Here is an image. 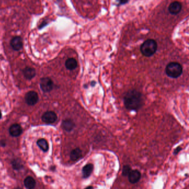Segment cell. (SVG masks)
I'll use <instances>...</instances> for the list:
<instances>
[{"mask_svg": "<svg viewBox=\"0 0 189 189\" xmlns=\"http://www.w3.org/2000/svg\"><path fill=\"white\" fill-rule=\"evenodd\" d=\"M39 98L37 93L34 91H29L25 96V101L27 104L29 106L36 104L38 101Z\"/></svg>", "mask_w": 189, "mask_h": 189, "instance_id": "cell-6", "label": "cell"}, {"mask_svg": "<svg viewBox=\"0 0 189 189\" xmlns=\"http://www.w3.org/2000/svg\"><path fill=\"white\" fill-rule=\"evenodd\" d=\"M24 184L27 189H33L36 186V181L32 177L28 176L24 180Z\"/></svg>", "mask_w": 189, "mask_h": 189, "instance_id": "cell-16", "label": "cell"}, {"mask_svg": "<svg viewBox=\"0 0 189 189\" xmlns=\"http://www.w3.org/2000/svg\"><path fill=\"white\" fill-rule=\"evenodd\" d=\"M94 166L92 164H88L84 166L82 169V175L84 179L89 178L92 173Z\"/></svg>", "mask_w": 189, "mask_h": 189, "instance_id": "cell-12", "label": "cell"}, {"mask_svg": "<svg viewBox=\"0 0 189 189\" xmlns=\"http://www.w3.org/2000/svg\"><path fill=\"white\" fill-rule=\"evenodd\" d=\"M42 120L47 124H52L57 120V115L53 111H48L43 114Z\"/></svg>", "mask_w": 189, "mask_h": 189, "instance_id": "cell-5", "label": "cell"}, {"mask_svg": "<svg viewBox=\"0 0 189 189\" xmlns=\"http://www.w3.org/2000/svg\"><path fill=\"white\" fill-rule=\"evenodd\" d=\"M1 118H2V113H1V111H0V119H1Z\"/></svg>", "mask_w": 189, "mask_h": 189, "instance_id": "cell-24", "label": "cell"}, {"mask_svg": "<svg viewBox=\"0 0 189 189\" xmlns=\"http://www.w3.org/2000/svg\"><path fill=\"white\" fill-rule=\"evenodd\" d=\"M182 8L181 4L179 2L175 1L171 4L169 6V11L171 14L176 15L180 12Z\"/></svg>", "mask_w": 189, "mask_h": 189, "instance_id": "cell-9", "label": "cell"}, {"mask_svg": "<svg viewBox=\"0 0 189 189\" xmlns=\"http://www.w3.org/2000/svg\"><path fill=\"white\" fill-rule=\"evenodd\" d=\"M165 72L168 77L172 78H178L183 73V67L178 62H171L167 65Z\"/></svg>", "mask_w": 189, "mask_h": 189, "instance_id": "cell-3", "label": "cell"}, {"mask_svg": "<svg viewBox=\"0 0 189 189\" xmlns=\"http://www.w3.org/2000/svg\"><path fill=\"white\" fill-rule=\"evenodd\" d=\"M62 128L67 132H70L74 129L75 124L71 119H65L62 122Z\"/></svg>", "mask_w": 189, "mask_h": 189, "instance_id": "cell-14", "label": "cell"}, {"mask_svg": "<svg viewBox=\"0 0 189 189\" xmlns=\"http://www.w3.org/2000/svg\"><path fill=\"white\" fill-rule=\"evenodd\" d=\"M21 189V188H16V189Z\"/></svg>", "mask_w": 189, "mask_h": 189, "instance_id": "cell-25", "label": "cell"}, {"mask_svg": "<svg viewBox=\"0 0 189 189\" xmlns=\"http://www.w3.org/2000/svg\"><path fill=\"white\" fill-rule=\"evenodd\" d=\"M40 87L44 92H50L53 88V82L48 77L41 79Z\"/></svg>", "mask_w": 189, "mask_h": 189, "instance_id": "cell-4", "label": "cell"}, {"mask_svg": "<svg viewBox=\"0 0 189 189\" xmlns=\"http://www.w3.org/2000/svg\"><path fill=\"white\" fill-rule=\"evenodd\" d=\"M23 73L25 78L28 80L33 78L36 74V70L31 67H26L23 70Z\"/></svg>", "mask_w": 189, "mask_h": 189, "instance_id": "cell-11", "label": "cell"}, {"mask_svg": "<svg viewBox=\"0 0 189 189\" xmlns=\"http://www.w3.org/2000/svg\"><path fill=\"white\" fill-rule=\"evenodd\" d=\"M65 67L68 70H72L75 69L77 67L78 63H77V61L74 58H70L65 61Z\"/></svg>", "mask_w": 189, "mask_h": 189, "instance_id": "cell-15", "label": "cell"}, {"mask_svg": "<svg viewBox=\"0 0 189 189\" xmlns=\"http://www.w3.org/2000/svg\"><path fill=\"white\" fill-rule=\"evenodd\" d=\"M124 103L128 110L138 111L144 104L143 95L136 90H131L125 94Z\"/></svg>", "mask_w": 189, "mask_h": 189, "instance_id": "cell-1", "label": "cell"}, {"mask_svg": "<svg viewBox=\"0 0 189 189\" xmlns=\"http://www.w3.org/2000/svg\"><path fill=\"white\" fill-rule=\"evenodd\" d=\"M93 189V186H88V187H87V188H86V189Z\"/></svg>", "mask_w": 189, "mask_h": 189, "instance_id": "cell-23", "label": "cell"}, {"mask_svg": "<svg viewBox=\"0 0 189 189\" xmlns=\"http://www.w3.org/2000/svg\"><path fill=\"white\" fill-rule=\"evenodd\" d=\"M140 49L143 55L147 57H151L157 52V42L152 39H148L143 42Z\"/></svg>", "mask_w": 189, "mask_h": 189, "instance_id": "cell-2", "label": "cell"}, {"mask_svg": "<svg viewBox=\"0 0 189 189\" xmlns=\"http://www.w3.org/2000/svg\"><path fill=\"white\" fill-rule=\"evenodd\" d=\"M181 150V147H178V148H176L175 150H174V154H175V155L178 154L179 152H180Z\"/></svg>", "mask_w": 189, "mask_h": 189, "instance_id": "cell-20", "label": "cell"}, {"mask_svg": "<svg viewBox=\"0 0 189 189\" xmlns=\"http://www.w3.org/2000/svg\"><path fill=\"white\" fill-rule=\"evenodd\" d=\"M13 166L14 169H19L22 167L21 165L19 164V162H13Z\"/></svg>", "mask_w": 189, "mask_h": 189, "instance_id": "cell-19", "label": "cell"}, {"mask_svg": "<svg viewBox=\"0 0 189 189\" xmlns=\"http://www.w3.org/2000/svg\"><path fill=\"white\" fill-rule=\"evenodd\" d=\"M96 84V82L95 81H93L91 83V86H95V84Z\"/></svg>", "mask_w": 189, "mask_h": 189, "instance_id": "cell-22", "label": "cell"}, {"mask_svg": "<svg viewBox=\"0 0 189 189\" xmlns=\"http://www.w3.org/2000/svg\"><path fill=\"white\" fill-rule=\"evenodd\" d=\"M141 178V174L138 170H133L131 171L128 175L129 182L132 184H136L138 182Z\"/></svg>", "mask_w": 189, "mask_h": 189, "instance_id": "cell-8", "label": "cell"}, {"mask_svg": "<svg viewBox=\"0 0 189 189\" xmlns=\"http://www.w3.org/2000/svg\"><path fill=\"white\" fill-rule=\"evenodd\" d=\"M37 145L39 147V148L41 149L45 152H46L48 151L49 149V145L48 143L47 142L46 140L45 139H39L37 142Z\"/></svg>", "mask_w": 189, "mask_h": 189, "instance_id": "cell-17", "label": "cell"}, {"mask_svg": "<svg viewBox=\"0 0 189 189\" xmlns=\"http://www.w3.org/2000/svg\"><path fill=\"white\" fill-rule=\"evenodd\" d=\"M127 2H128V1H120V4L119 5H123V4H124Z\"/></svg>", "mask_w": 189, "mask_h": 189, "instance_id": "cell-21", "label": "cell"}, {"mask_svg": "<svg viewBox=\"0 0 189 189\" xmlns=\"http://www.w3.org/2000/svg\"><path fill=\"white\" fill-rule=\"evenodd\" d=\"M82 157V150L79 148L74 149L70 154V159L73 162L78 160Z\"/></svg>", "mask_w": 189, "mask_h": 189, "instance_id": "cell-13", "label": "cell"}, {"mask_svg": "<svg viewBox=\"0 0 189 189\" xmlns=\"http://www.w3.org/2000/svg\"><path fill=\"white\" fill-rule=\"evenodd\" d=\"M9 134L14 137H18L22 133L21 126L18 124L12 125L9 129Z\"/></svg>", "mask_w": 189, "mask_h": 189, "instance_id": "cell-10", "label": "cell"}, {"mask_svg": "<svg viewBox=\"0 0 189 189\" xmlns=\"http://www.w3.org/2000/svg\"><path fill=\"white\" fill-rule=\"evenodd\" d=\"M132 170L130 166L129 165H125L122 169V175L124 176H128L130 171Z\"/></svg>", "mask_w": 189, "mask_h": 189, "instance_id": "cell-18", "label": "cell"}, {"mask_svg": "<svg viewBox=\"0 0 189 189\" xmlns=\"http://www.w3.org/2000/svg\"><path fill=\"white\" fill-rule=\"evenodd\" d=\"M11 46L15 51H19L22 49L23 47V41L21 37L16 36L12 39L11 41Z\"/></svg>", "mask_w": 189, "mask_h": 189, "instance_id": "cell-7", "label": "cell"}]
</instances>
